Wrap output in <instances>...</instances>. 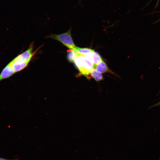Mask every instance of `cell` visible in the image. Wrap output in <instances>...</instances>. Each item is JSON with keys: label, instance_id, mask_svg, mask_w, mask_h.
Returning a JSON list of instances; mask_svg holds the SVG:
<instances>
[{"label": "cell", "instance_id": "1", "mask_svg": "<svg viewBox=\"0 0 160 160\" xmlns=\"http://www.w3.org/2000/svg\"><path fill=\"white\" fill-rule=\"evenodd\" d=\"M74 63L80 74L88 79L90 78L89 75L94 68L93 63L89 57L77 53Z\"/></svg>", "mask_w": 160, "mask_h": 160}, {"label": "cell", "instance_id": "2", "mask_svg": "<svg viewBox=\"0 0 160 160\" xmlns=\"http://www.w3.org/2000/svg\"><path fill=\"white\" fill-rule=\"evenodd\" d=\"M47 37L60 41L70 49H73L76 47L71 37V28L64 33L59 34H51Z\"/></svg>", "mask_w": 160, "mask_h": 160}, {"label": "cell", "instance_id": "3", "mask_svg": "<svg viewBox=\"0 0 160 160\" xmlns=\"http://www.w3.org/2000/svg\"><path fill=\"white\" fill-rule=\"evenodd\" d=\"M28 62H25L14 58L9 63L15 73L19 72L25 68Z\"/></svg>", "mask_w": 160, "mask_h": 160}, {"label": "cell", "instance_id": "4", "mask_svg": "<svg viewBox=\"0 0 160 160\" xmlns=\"http://www.w3.org/2000/svg\"><path fill=\"white\" fill-rule=\"evenodd\" d=\"M33 49V44H32L27 50L17 55L15 58L19 60L29 62L33 55L32 53Z\"/></svg>", "mask_w": 160, "mask_h": 160}, {"label": "cell", "instance_id": "5", "mask_svg": "<svg viewBox=\"0 0 160 160\" xmlns=\"http://www.w3.org/2000/svg\"><path fill=\"white\" fill-rule=\"evenodd\" d=\"M15 73L9 63L3 69L0 73V81L8 78Z\"/></svg>", "mask_w": 160, "mask_h": 160}, {"label": "cell", "instance_id": "6", "mask_svg": "<svg viewBox=\"0 0 160 160\" xmlns=\"http://www.w3.org/2000/svg\"><path fill=\"white\" fill-rule=\"evenodd\" d=\"M95 69L101 73L107 72L113 73L108 68L106 64L102 60L97 64Z\"/></svg>", "mask_w": 160, "mask_h": 160}, {"label": "cell", "instance_id": "7", "mask_svg": "<svg viewBox=\"0 0 160 160\" xmlns=\"http://www.w3.org/2000/svg\"><path fill=\"white\" fill-rule=\"evenodd\" d=\"M91 60L93 65L94 68H95L97 64L102 60L100 55L94 51L88 56Z\"/></svg>", "mask_w": 160, "mask_h": 160}, {"label": "cell", "instance_id": "8", "mask_svg": "<svg viewBox=\"0 0 160 160\" xmlns=\"http://www.w3.org/2000/svg\"><path fill=\"white\" fill-rule=\"evenodd\" d=\"M73 50L77 53L84 56L90 54L94 51L93 49L90 48H81L76 46Z\"/></svg>", "mask_w": 160, "mask_h": 160}, {"label": "cell", "instance_id": "9", "mask_svg": "<svg viewBox=\"0 0 160 160\" xmlns=\"http://www.w3.org/2000/svg\"><path fill=\"white\" fill-rule=\"evenodd\" d=\"M91 76L93 78L97 81H100L103 80V75L100 72L94 68L90 73Z\"/></svg>", "mask_w": 160, "mask_h": 160}, {"label": "cell", "instance_id": "10", "mask_svg": "<svg viewBox=\"0 0 160 160\" xmlns=\"http://www.w3.org/2000/svg\"><path fill=\"white\" fill-rule=\"evenodd\" d=\"M77 56V53L73 49H71L67 55V58L70 62H74V60Z\"/></svg>", "mask_w": 160, "mask_h": 160}, {"label": "cell", "instance_id": "11", "mask_svg": "<svg viewBox=\"0 0 160 160\" xmlns=\"http://www.w3.org/2000/svg\"><path fill=\"white\" fill-rule=\"evenodd\" d=\"M18 159H7L4 158H0V160H18Z\"/></svg>", "mask_w": 160, "mask_h": 160}, {"label": "cell", "instance_id": "12", "mask_svg": "<svg viewBox=\"0 0 160 160\" xmlns=\"http://www.w3.org/2000/svg\"><path fill=\"white\" fill-rule=\"evenodd\" d=\"M160 105V101L159 102H158L157 103L155 104H154L153 106L154 107V106H159Z\"/></svg>", "mask_w": 160, "mask_h": 160}, {"label": "cell", "instance_id": "13", "mask_svg": "<svg viewBox=\"0 0 160 160\" xmlns=\"http://www.w3.org/2000/svg\"><path fill=\"white\" fill-rule=\"evenodd\" d=\"M159 20L160 21V19Z\"/></svg>", "mask_w": 160, "mask_h": 160}]
</instances>
